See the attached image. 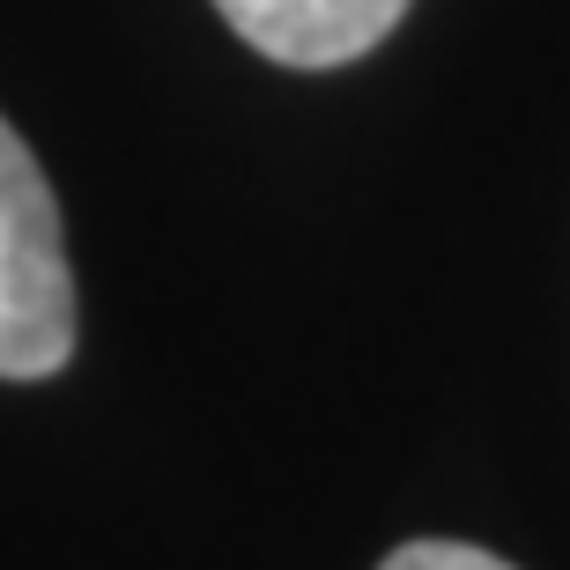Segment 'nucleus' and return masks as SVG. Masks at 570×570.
I'll return each instance as SVG.
<instances>
[{"label": "nucleus", "mask_w": 570, "mask_h": 570, "mask_svg": "<svg viewBox=\"0 0 570 570\" xmlns=\"http://www.w3.org/2000/svg\"><path fill=\"white\" fill-rule=\"evenodd\" d=\"M237 38L282 67H341L407 16V0H215Z\"/></svg>", "instance_id": "f03ea898"}, {"label": "nucleus", "mask_w": 570, "mask_h": 570, "mask_svg": "<svg viewBox=\"0 0 570 570\" xmlns=\"http://www.w3.org/2000/svg\"><path fill=\"white\" fill-rule=\"evenodd\" d=\"M75 356V275L60 200L0 119V379H52Z\"/></svg>", "instance_id": "f257e3e1"}, {"label": "nucleus", "mask_w": 570, "mask_h": 570, "mask_svg": "<svg viewBox=\"0 0 570 570\" xmlns=\"http://www.w3.org/2000/svg\"><path fill=\"white\" fill-rule=\"evenodd\" d=\"M379 570H511V563L489 556V549H466V541H407V549H393Z\"/></svg>", "instance_id": "7ed1b4c3"}]
</instances>
